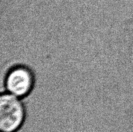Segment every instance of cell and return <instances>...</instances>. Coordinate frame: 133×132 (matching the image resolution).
<instances>
[{
    "mask_svg": "<svg viewBox=\"0 0 133 132\" xmlns=\"http://www.w3.org/2000/svg\"><path fill=\"white\" fill-rule=\"evenodd\" d=\"M36 77L34 71L28 65L16 63L5 71L2 85L6 93L22 99L29 95L35 85Z\"/></svg>",
    "mask_w": 133,
    "mask_h": 132,
    "instance_id": "cell-1",
    "label": "cell"
},
{
    "mask_svg": "<svg viewBox=\"0 0 133 132\" xmlns=\"http://www.w3.org/2000/svg\"><path fill=\"white\" fill-rule=\"evenodd\" d=\"M22 98L4 92L0 98V129L1 132H15L23 125L26 115Z\"/></svg>",
    "mask_w": 133,
    "mask_h": 132,
    "instance_id": "cell-2",
    "label": "cell"
}]
</instances>
